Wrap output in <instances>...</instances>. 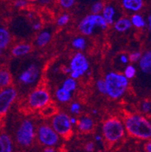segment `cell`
Listing matches in <instances>:
<instances>
[{
	"mask_svg": "<svg viewBox=\"0 0 151 152\" xmlns=\"http://www.w3.org/2000/svg\"><path fill=\"white\" fill-rule=\"evenodd\" d=\"M125 127L128 133L135 137L141 139L151 138V124L142 116L133 114L127 117Z\"/></svg>",
	"mask_w": 151,
	"mask_h": 152,
	"instance_id": "obj_1",
	"label": "cell"
},
{
	"mask_svg": "<svg viewBox=\"0 0 151 152\" xmlns=\"http://www.w3.org/2000/svg\"><path fill=\"white\" fill-rule=\"evenodd\" d=\"M107 88V95L113 99L122 97L126 92L128 86V80L123 74L114 72L108 73L104 79Z\"/></svg>",
	"mask_w": 151,
	"mask_h": 152,
	"instance_id": "obj_2",
	"label": "cell"
},
{
	"mask_svg": "<svg viewBox=\"0 0 151 152\" xmlns=\"http://www.w3.org/2000/svg\"><path fill=\"white\" fill-rule=\"evenodd\" d=\"M104 138L110 143H115L123 137L125 134L123 123L116 117L107 119L102 126Z\"/></svg>",
	"mask_w": 151,
	"mask_h": 152,
	"instance_id": "obj_3",
	"label": "cell"
},
{
	"mask_svg": "<svg viewBox=\"0 0 151 152\" xmlns=\"http://www.w3.org/2000/svg\"><path fill=\"white\" fill-rule=\"evenodd\" d=\"M95 27H99L101 30H106L108 27V24L101 15L90 14L80 22L78 26L80 33L86 36L93 34Z\"/></svg>",
	"mask_w": 151,
	"mask_h": 152,
	"instance_id": "obj_4",
	"label": "cell"
},
{
	"mask_svg": "<svg viewBox=\"0 0 151 152\" xmlns=\"http://www.w3.org/2000/svg\"><path fill=\"white\" fill-rule=\"evenodd\" d=\"M35 127L30 120H24L17 129L16 139L18 143L23 147L30 146L35 138Z\"/></svg>",
	"mask_w": 151,
	"mask_h": 152,
	"instance_id": "obj_5",
	"label": "cell"
},
{
	"mask_svg": "<svg viewBox=\"0 0 151 152\" xmlns=\"http://www.w3.org/2000/svg\"><path fill=\"white\" fill-rule=\"evenodd\" d=\"M70 77L74 80L83 76L89 69L88 59L81 52H77L73 55L70 62Z\"/></svg>",
	"mask_w": 151,
	"mask_h": 152,
	"instance_id": "obj_6",
	"label": "cell"
},
{
	"mask_svg": "<svg viewBox=\"0 0 151 152\" xmlns=\"http://www.w3.org/2000/svg\"><path fill=\"white\" fill-rule=\"evenodd\" d=\"M72 124L70 123V117L66 113H58L52 118V129L58 133L59 136H67L72 132Z\"/></svg>",
	"mask_w": 151,
	"mask_h": 152,
	"instance_id": "obj_7",
	"label": "cell"
},
{
	"mask_svg": "<svg viewBox=\"0 0 151 152\" xmlns=\"http://www.w3.org/2000/svg\"><path fill=\"white\" fill-rule=\"evenodd\" d=\"M36 132L39 141L45 147H54L60 140V136L48 124L39 126Z\"/></svg>",
	"mask_w": 151,
	"mask_h": 152,
	"instance_id": "obj_8",
	"label": "cell"
},
{
	"mask_svg": "<svg viewBox=\"0 0 151 152\" xmlns=\"http://www.w3.org/2000/svg\"><path fill=\"white\" fill-rule=\"evenodd\" d=\"M50 101V94L45 89H37L29 95L28 104L33 109L45 107Z\"/></svg>",
	"mask_w": 151,
	"mask_h": 152,
	"instance_id": "obj_9",
	"label": "cell"
},
{
	"mask_svg": "<svg viewBox=\"0 0 151 152\" xmlns=\"http://www.w3.org/2000/svg\"><path fill=\"white\" fill-rule=\"evenodd\" d=\"M18 96V92L13 87H7L0 91V115L8 112Z\"/></svg>",
	"mask_w": 151,
	"mask_h": 152,
	"instance_id": "obj_10",
	"label": "cell"
},
{
	"mask_svg": "<svg viewBox=\"0 0 151 152\" xmlns=\"http://www.w3.org/2000/svg\"><path fill=\"white\" fill-rule=\"evenodd\" d=\"M39 76V68L36 64H31L19 75L18 80L23 85H31L36 82Z\"/></svg>",
	"mask_w": 151,
	"mask_h": 152,
	"instance_id": "obj_11",
	"label": "cell"
},
{
	"mask_svg": "<svg viewBox=\"0 0 151 152\" xmlns=\"http://www.w3.org/2000/svg\"><path fill=\"white\" fill-rule=\"evenodd\" d=\"M139 67L144 74H151V50L141 55L139 60Z\"/></svg>",
	"mask_w": 151,
	"mask_h": 152,
	"instance_id": "obj_12",
	"label": "cell"
},
{
	"mask_svg": "<svg viewBox=\"0 0 151 152\" xmlns=\"http://www.w3.org/2000/svg\"><path fill=\"white\" fill-rule=\"evenodd\" d=\"M13 151V143L10 136L5 133L0 134V152Z\"/></svg>",
	"mask_w": 151,
	"mask_h": 152,
	"instance_id": "obj_13",
	"label": "cell"
},
{
	"mask_svg": "<svg viewBox=\"0 0 151 152\" xmlns=\"http://www.w3.org/2000/svg\"><path fill=\"white\" fill-rule=\"evenodd\" d=\"M77 127L81 132H89L94 127L93 120L89 117H82L77 122Z\"/></svg>",
	"mask_w": 151,
	"mask_h": 152,
	"instance_id": "obj_14",
	"label": "cell"
},
{
	"mask_svg": "<svg viewBox=\"0 0 151 152\" xmlns=\"http://www.w3.org/2000/svg\"><path fill=\"white\" fill-rule=\"evenodd\" d=\"M102 16L106 20L107 23L109 25H111L114 23V18L116 15V9L113 5H105L102 11Z\"/></svg>",
	"mask_w": 151,
	"mask_h": 152,
	"instance_id": "obj_15",
	"label": "cell"
},
{
	"mask_svg": "<svg viewBox=\"0 0 151 152\" xmlns=\"http://www.w3.org/2000/svg\"><path fill=\"white\" fill-rule=\"evenodd\" d=\"M144 2L142 0H123V6L127 10L131 12H138L142 9Z\"/></svg>",
	"mask_w": 151,
	"mask_h": 152,
	"instance_id": "obj_16",
	"label": "cell"
},
{
	"mask_svg": "<svg viewBox=\"0 0 151 152\" xmlns=\"http://www.w3.org/2000/svg\"><path fill=\"white\" fill-rule=\"evenodd\" d=\"M114 28L116 31L120 32V33H123L127 30H129L131 27V20L126 18H122L119 20L114 22Z\"/></svg>",
	"mask_w": 151,
	"mask_h": 152,
	"instance_id": "obj_17",
	"label": "cell"
},
{
	"mask_svg": "<svg viewBox=\"0 0 151 152\" xmlns=\"http://www.w3.org/2000/svg\"><path fill=\"white\" fill-rule=\"evenodd\" d=\"M31 51V45L29 44H19L14 47L12 50V53L15 57H20L23 55H27Z\"/></svg>",
	"mask_w": 151,
	"mask_h": 152,
	"instance_id": "obj_18",
	"label": "cell"
},
{
	"mask_svg": "<svg viewBox=\"0 0 151 152\" xmlns=\"http://www.w3.org/2000/svg\"><path fill=\"white\" fill-rule=\"evenodd\" d=\"M11 41V35L5 27H0V50H3Z\"/></svg>",
	"mask_w": 151,
	"mask_h": 152,
	"instance_id": "obj_19",
	"label": "cell"
},
{
	"mask_svg": "<svg viewBox=\"0 0 151 152\" xmlns=\"http://www.w3.org/2000/svg\"><path fill=\"white\" fill-rule=\"evenodd\" d=\"M12 82V76L6 69H0V88L5 89L8 87Z\"/></svg>",
	"mask_w": 151,
	"mask_h": 152,
	"instance_id": "obj_20",
	"label": "cell"
},
{
	"mask_svg": "<svg viewBox=\"0 0 151 152\" xmlns=\"http://www.w3.org/2000/svg\"><path fill=\"white\" fill-rule=\"evenodd\" d=\"M55 97H56L57 100L61 103H66L71 100L72 93L64 90L61 87L57 89L55 92Z\"/></svg>",
	"mask_w": 151,
	"mask_h": 152,
	"instance_id": "obj_21",
	"label": "cell"
},
{
	"mask_svg": "<svg viewBox=\"0 0 151 152\" xmlns=\"http://www.w3.org/2000/svg\"><path fill=\"white\" fill-rule=\"evenodd\" d=\"M52 39V34L48 31H43L40 33L36 38V44L38 46L43 47L50 42Z\"/></svg>",
	"mask_w": 151,
	"mask_h": 152,
	"instance_id": "obj_22",
	"label": "cell"
},
{
	"mask_svg": "<svg viewBox=\"0 0 151 152\" xmlns=\"http://www.w3.org/2000/svg\"><path fill=\"white\" fill-rule=\"evenodd\" d=\"M77 80H74V79L71 78V77H69V78L66 79V80L63 81L61 88L64 89V90L72 93V92H74V91L77 89Z\"/></svg>",
	"mask_w": 151,
	"mask_h": 152,
	"instance_id": "obj_23",
	"label": "cell"
},
{
	"mask_svg": "<svg viewBox=\"0 0 151 152\" xmlns=\"http://www.w3.org/2000/svg\"><path fill=\"white\" fill-rule=\"evenodd\" d=\"M130 20H131V25L135 26L138 28H142V27H145V25H146V22H145L143 17L141 15H138V14H135V15H133Z\"/></svg>",
	"mask_w": 151,
	"mask_h": 152,
	"instance_id": "obj_24",
	"label": "cell"
},
{
	"mask_svg": "<svg viewBox=\"0 0 151 152\" xmlns=\"http://www.w3.org/2000/svg\"><path fill=\"white\" fill-rule=\"evenodd\" d=\"M72 45L75 49L79 50H84L86 47V41L83 37H77L73 39Z\"/></svg>",
	"mask_w": 151,
	"mask_h": 152,
	"instance_id": "obj_25",
	"label": "cell"
},
{
	"mask_svg": "<svg viewBox=\"0 0 151 152\" xmlns=\"http://www.w3.org/2000/svg\"><path fill=\"white\" fill-rule=\"evenodd\" d=\"M104 8V5L102 2H97L94 3L91 6V12L93 15H101L102 13Z\"/></svg>",
	"mask_w": 151,
	"mask_h": 152,
	"instance_id": "obj_26",
	"label": "cell"
},
{
	"mask_svg": "<svg viewBox=\"0 0 151 152\" xmlns=\"http://www.w3.org/2000/svg\"><path fill=\"white\" fill-rule=\"evenodd\" d=\"M135 74H136V69H135V67L132 65H128L127 66L126 68L125 69L123 75L128 80V79L134 78Z\"/></svg>",
	"mask_w": 151,
	"mask_h": 152,
	"instance_id": "obj_27",
	"label": "cell"
},
{
	"mask_svg": "<svg viewBox=\"0 0 151 152\" xmlns=\"http://www.w3.org/2000/svg\"><path fill=\"white\" fill-rule=\"evenodd\" d=\"M70 19V15H67V14H63L58 18V20H57V24L59 27H63L69 23Z\"/></svg>",
	"mask_w": 151,
	"mask_h": 152,
	"instance_id": "obj_28",
	"label": "cell"
},
{
	"mask_svg": "<svg viewBox=\"0 0 151 152\" xmlns=\"http://www.w3.org/2000/svg\"><path fill=\"white\" fill-rule=\"evenodd\" d=\"M96 86L98 92L103 95H107V88L104 80H98L96 82Z\"/></svg>",
	"mask_w": 151,
	"mask_h": 152,
	"instance_id": "obj_29",
	"label": "cell"
},
{
	"mask_svg": "<svg viewBox=\"0 0 151 152\" xmlns=\"http://www.w3.org/2000/svg\"><path fill=\"white\" fill-rule=\"evenodd\" d=\"M75 2H76L75 0H61L60 5L64 9H70L73 6Z\"/></svg>",
	"mask_w": 151,
	"mask_h": 152,
	"instance_id": "obj_30",
	"label": "cell"
},
{
	"mask_svg": "<svg viewBox=\"0 0 151 152\" xmlns=\"http://www.w3.org/2000/svg\"><path fill=\"white\" fill-rule=\"evenodd\" d=\"M141 110L144 113H150L151 111V102L144 101L141 104Z\"/></svg>",
	"mask_w": 151,
	"mask_h": 152,
	"instance_id": "obj_31",
	"label": "cell"
},
{
	"mask_svg": "<svg viewBox=\"0 0 151 152\" xmlns=\"http://www.w3.org/2000/svg\"><path fill=\"white\" fill-rule=\"evenodd\" d=\"M141 58V52H133L131 55H129L128 57V60H130V61L131 62H136L138 61H139Z\"/></svg>",
	"mask_w": 151,
	"mask_h": 152,
	"instance_id": "obj_32",
	"label": "cell"
},
{
	"mask_svg": "<svg viewBox=\"0 0 151 152\" xmlns=\"http://www.w3.org/2000/svg\"><path fill=\"white\" fill-rule=\"evenodd\" d=\"M80 109H81V106L77 102L73 103L71 104V106H70V111L73 114H78L79 112H80Z\"/></svg>",
	"mask_w": 151,
	"mask_h": 152,
	"instance_id": "obj_33",
	"label": "cell"
},
{
	"mask_svg": "<svg viewBox=\"0 0 151 152\" xmlns=\"http://www.w3.org/2000/svg\"><path fill=\"white\" fill-rule=\"evenodd\" d=\"M27 5H28V2L24 1V0H18L15 2V6L16 8H19V9H23Z\"/></svg>",
	"mask_w": 151,
	"mask_h": 152,
	"instance_id": "obj_34",
	"label": "cell"
},
{
	"mask_svg": "<svg viewBox=\"0 0 151 152\" xmlns=\"http://www.w3.org/2000/svg\"><path fill=\"white\" fill-rule=\"evenodd\" d=\"M85 149L87 152H92L95 150V144L93 142H89L85 144Z\"/></svg>",
	"mask_w": 151,
	"mask_h": 152,
	"instance_id": "obj_35",
	"label": "cell"
},
{
	"mask_svg": "<svg viewBox=\"0 0 151 152\" xmlns=\"http://www.w3.org/2000/svg\"><path fill=\"white\" fill-rule=\"evenodd\" d=\"M120 60L123 64H127L128 61H129L128 60V58L125 55H122L120 58Z\"/></svg>",
	"mask_w": 151,
	"mask_h": 152,
	"instance_id": "obj_36",
	"label": "cell"
},
{
	"mask_svg": "<svg viewBox=\"0 0 151 152\" xmlns=\"http://www.w3.org/2000/svg\"><path fill=\"white\" fill-rule=\"evenodd\" d=\"M145 150L146 152H151V142H147L145 145Z\"/></svg>",
	"mask_w": 151,
	"mask_h": 152,
	"instance_id": "obj_37",
	"label": "cell"
},
{
	"mask_svg": "<svg viewBox=\"0 0 151 152\" xmlns=\"http://www.w3.org/2000/svg\"><path fill=\"white\" fill-rule=\"evenodd\" d=\"M41 27H42V25L40 23H34L33 26V29H34L35 30H40V29H41Z\"/></svg>",
	"mask_w": 151,
	"mask_h": 152,
	"instance_id": "obj_38",
	"label": "cell"
},
{
	"mask_svg": "<svg viewBox=\"0 0 151 152\" xmlns=\"http://www.w3.org/2000/svg\"><path fill=\"white\" fill-rule=\"evenodd\" d=\"M44 152H55V149L53 147H46L44 149Z\"/></svg>",
	"mask_w": 151,
	"mask_h": 152,
	"instance_id": "obj_39",
	"label": "cell"
},
{
	"mask_svg": "<svg viewBox=\"0 0 151 152\" xmlns=\"http://www.w3.org/2000/svg\"><path fill=\"white\" fill-rule=\"evenodd\" d=\"M70 123H71L72 125H74L77 123V120L75 117H70Z\"/></svg>",
	"mask_w": 151,
	"mask_h": 152,
	"instance_id": "obj_40",
	"label": "cell"
},
{
	"mask_svg": "<svg viewBox=\"0 0 151 152\" xmlns=\"http://www.w3.org/2000/svg\"><path fill=\"white\" fill-rule=\"evenodd\" d=\"M63 72L66 73V74H70V67H64V68H63Z\"/></svg>",
	"mask_w": 151,
	"mask_h": 152,
	"instance_id": "obj_41",
	"label": "cell"
},
{
	"mask_svg": "<svg viewBox=\"0 0 151 152\" xmlns=\"http://www.w3.org/2000/svg\"><path fill=\"white\" fill-rule=\"evenodd\" d=\"M148 24H149L150 27L151 28V15L148 17Z\"/></svg>",
	"mask_w": 151,
	"mask_h": 152,
	"instance_id": "obj_42",
	"label": "cell"
},
{
	"mask_svg": "<svg viewBox=\"0 0 151 152\" xmlns=\"http://www.w3.org/2000/svg\"><path fill=\"white\" fill-rule=\"evenodd\" d=\"M95 139H96L97 141H101V136H100V135H96Z\"/></svg>",
	"mask_w": 151,
	"mask_h": 152,
	"instance_id": "obj_43",
	"label": "cell"
},
{
	"mask_svg": "<svg viewBox=\"0 0 151 152\" xmlns=\"http://www.w3.org/2000/svg\"><path fill=\"white\" fill-rule=\"evenodd\" d=\"M93 113H97V110H93Z\"/></svg>",
	"mask_w": 151,
	"mask_h": 152,
	"instance_id": "obj_44",
	"label": "cell"
}]
</instances>
